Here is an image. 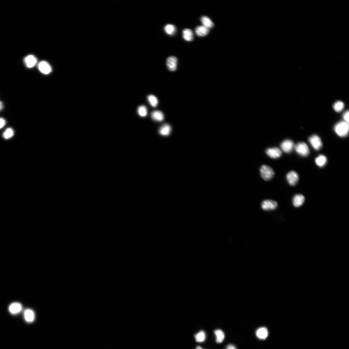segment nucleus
Wrapping results in <instances>:
<instances>
[{
    "instance_id": "30",
    "label": "nucleus",
    "mask_w": 349,
    "mask_h": 349,
    "mask_svg": "<svg viewBox=\"0 0 349 349\" xmlns=\"http://www.w3.org/2000/svg\"><path fill=\"white\" fill-rule=\"evenodd\" d=\"M6 124V120L3 118H0V129L2 128Z\"/></svg>"
},
{
    "instance_id": "9",
    "label": "nucleus",
    "mask_w": 349,
    "mask_h": 349,
    "mask_svg": "<svg viewBox=\"0 0 349 349\" xmlns=\"http://www.w3.org/2000/svg\"><path fill=\"white\" fill-rule=\"evenodd\" d=\"M177 59L174 57H170L166 60V66L170 71H175L176 69Z\"/></svg>"
},
{
    "instance_id": "6",
    "label": "nucleus",
    "mask_w": 349,
    "mask_h": 349,
    "mask_svg": "<svg viewBox=\"0 0 349 349\" xmlns=\"http://www.w3.org/2000/svg\"><path fill=\"white\" fill-rule=\"evenodd\" d=\"M282 150L286 153H290L295 147L294 142L291 140L287 139L281 144Z\"/></svg>"
},
{
    "instance_id": "33",
    "label": "nucleus",
    "mask_w": 349,
    "mask_h": 349,
    "mask_svg": "<svg viewBox=\"0 0 349 349\" xmlns=\"http://www.w3.org/2000/svg\"><path fill=\"white\" fill-rule=\"evenodd\" d=\"M196 349H203L201 347L198 346L197 347H196Z\"/></svg>"
},
{
    "instance_id": "4",
    "label": "nucleus",
    "mask_w": 349,
    "mask_h": 349,
    "mask_svg": "<svg viewBox=\"0 0 349 349\" xmlns=\"http://www.w3.org/2000/svg\"><path fill=\"white\" fill-rule=\"evenodd\" d=\"M309 141L315 150H320L322 147V140L317 135L315 134L311 136L309 138Z\"/></svg>"
},
{
    "instance_id": "32",
    "label": "nucleus",
    "mask_w": 349,
    "mask_h": 349,
    "mask_svg": "<svg viewBox=\"0 0 349 349\" xmlns=\"http://www.w3.org/2000/svg\"><path fill=\"white\" fill-rule=\"evenodd\" d=\"M3 105L2 102L0 101V111H1L3 108Z\"/></svg>"
},
{
    "instance_id": "19",
    "label": "nucleus",
    "mask_w": 349,
    "mask_h": 349,
    "mask_svg": "<svg viewBox=\"0 0 349 349\" xmlns=\"http://www.w3.org/2000/svg\"><path fill=\"white\" fill-rule=\"evenodd\" d=\"M171 128L170 125L168 124L163 125L159 130L160 134L163 136L169 135L171 132Z\"/></svg>"
},
{
    "instance_id": "12",
    "label": "nucleus",
    "mask_w": 349,
    "mask_h": 349,
    "mask_svg": "<svg viewBox=\"0 0 349 349\" xmlns=\"http://www.w3.org/2000/svg\"><path fill=\"white\" fill-rule=\"evenodd\" d=\"M305 201V198L301 194L295 195L293 199V205L295 207H299L301 206Z\"/></svg>"
},
{
    "instance_id": "18",
    "label": "nucleus",
    "mask_w": 349,
    "mask_h": 349,
    "mask_svg": "<svg viewBox=\"0 0 349 349\" xmlns=\"http://www.w3.org/2000/svg\"><path fill=\"white\" fill-rule=\"evenodd\" d=\"M152 118L156 121L161 122L164 119V115L161 111H153L151 114Z\"/></svg>"
},
{
    "instance_id": "25",
    "label": "nucleus",
    "mask_w": 349,
    "mask_h": 349,
    "mask_svg": "<svg viewBox=\"0 0 349 349\" xmlns=\"http://www.w3.org/2000/svg\"><path fill=\"white\" fill-rule=\"evenodd\" d=\"M344 108V104L343 102L341 101L336 102L333 105L334 110L337 112H341L343 109Z\"/></svg>"
},
{
    "instance_id": "21",
    "label": "nucleus",
    "mask_w": 349,
    "mask_h": 349,
    "mask_svg": "<svg viewBox=\"0 0 349 349\" xmlns=\"http://www.w3.org/2000/svg\"><path fill=\"white\" fill-rule=\"evenodd\" d=\"M327 161L326 157L322 155H320L316 157L315 160L316 164L320 167H322L325 166L327 163Z\"/></svg>"
},
{
    "instance_id": "3",
    "label": "nucleus",
    "mask_w": 349,
    "mask_h": 349,
    "mask_svg": "<svg viewBox=\"0 0 349 349\" xmlns=\"http://www.w3.org/2000/svg\"><path fill=\"white\" fill-rule=\"evenodd\" d=\"M294 148L297 153L302 157L308 156L310 153L308 146L304 142L297 144Z\"/></svg>"
},
{
    "instance_id": "24",
    "label": "nucleus",
    "mask_w": 349,
    "mask_h": 349,
    "mask_svg": "<svg viewBox=\"0 0 349 349\" xmlns=\"http://www.w3.org/2000/svg\"><path fill=\"white\" fill-rule=\"evenodd\" d=\"M164 30L166 33L170 35H173L176 31L175 27L172 24H167L164 27Z\"/></svg>"
},
{
    "instance_id": "17",
    "label": "nucleus",
    "mask_w": 349,
    "mask_h": 349,
    "mask_svg": "<svg viewBox=\"0 0 349 349\" xmlns=\"http://www.w3.org/2000/svg\"><path fill=\"white\" fill-rule=\"evenodd\" d=\"M201 20L203 26L208 29L212 28L215 25L210 18L207 16H202L201 18Z\"/></svg>"
},
{
    "instance_id": "28",
    "label": "nucleus",
    "mask_w": 349,
    "mask_h": 349,
    "mask_svg": "<svg viewBox=\"0 0 349 349\" xmlns=\"http://www.w3.org/2000/svg\"><path fill=\"white\" fill-rule=\"evenodd\" d=\"M14 134L13 130L11 128H7L3 134L4 138L7 139H10L13 137Z\"/></svg>"
},
{
    "instance_id": "11",
    "label": "nucleus",
    "mask_w": 349,
    "mask_h": 349,
    "mask_svg": "<svg viewBox=\"0 0 349 349\" xmlns=\"http://www.w3.org/2000/svg\"><path fill=\"white\" fill-rule=\"evenodd\" d=\"M256 335L259 339L264 340L266 339L268 335L267 329L266 327H261L258 328L256 331Z\"/></svg>"
},
{
    "instance_id": "14",
    "label": "nucleus",
    "mask_w": 349,
    "mask_h": 349,
    "mask_svg": "<svg viewBox=\"0 0 349 349\" xmlns=\"http://www.w3.org/2000/svg\"><path fill=\"white\" fill-rule=\"evenodd\" d=\"M22 309L21 304L18 302H14L9 307V310L13 314H16L20 312Z\"/></svg>"
},
{
    "instance_id": "13",
    "label": "nucleus",
    "mask_w": 349,
    "mask_h": 349,
    "mask_svg": "<svg viewBox=\"0 0 349 349\" xmlns=\"http://www.w3.org/2000/svg\"><path fill=\"white\" fill-rule=\"evenodd\" d=\"M24 62L26 66L29 68L34 67L36 64L37 60L36 57L33 55L27 56L24 59Z\"/></svg>"
},
{
    "instance_id": "20",
    "label": "nucleus",
    "mask_w": 349,
    "mask_h": 349,
    "mask_svg": "<svg viewBox=\"0 0 349 349\" xmlns=\"http://www.w3.org/2000/svg\"><path fill=\"white\" fill-rule=\"evenodd\" d=\"M183 37L184 39L188 41H192L193 39V34L192 30L185 29L183 31Z\"/></svg>"
},
{
    "instance_id": "31",
    "label": "nucleus",
    "mask_w": 349,
    "mask_h": 349,
    "mask_svg": "<svg viewBox=\"0 0 349 349\" xmlns=\"http://www.w3.org/2000/svg\"><path fill=\"white\" fill-rule=\"evenodd\" d=\"M226 349H237L236 347L234 345L230 344L228 345Z\"/></svg>"
},
{
    "instance_id": "5",
    "label": "nucleus",
    "mask_w": 349,
    "mask_h": 349,
    "mask_svg": "<svg viewBox=\"0 0 349 349\" xmlns=\"http://www.w3.org/2000/svg\"><path fill=\"white\" fill-rule=\"evenodd\" d=\"M278 206L276 202L271 200H266L263 202L261 207L264 210L270 211L274 210Z\"/></svg>"
},
{
    "instance_id": "22",
    "label": "nucleus",
    "mask_w": 349,
    "mask_h": 349,
    "mask_svg": "<svg viewBox=\"0 0 349 349\" xmlns=\"http://www.w3.org/2000/svg\"><path fill=\"white\" fill-rule=\"evenodd\" d=\"M215 333L216 336V341L217 343H222L225 338V334L222 330L220 329H217L215 330Z\"/></svg>"
},
{
    "instance_id": "23",
    "label": "nucleus",
    "mask_w": 349,
    "mask_h": 349,
    "mask_svg": "<svg viewBox=\"0 0 349 349\" xmlns=\"http://www.w3.org/2000/svg\"><path fill=\"white\" fill-rule=\"evenodd\" d=\"M195 340L196 342H204L206 339V334L202 330L200 331L195 335Z\"/></svg>"
},
{
    "instance_id": "8",
    "label": "nucleus",
    "mask_w": 349,
    "mask_h": 349,
    "mask_svg": "<svg viewBox=\"0 0 349 349\" xmlns=\"http://www.w3.org/2000/svg\"><path fill=\"white\" fill-rule=\"evenodd\" d=\"M266 153L268 156L273 159H277L282 155L281 151L277 147L269 148L267 150Z\"/></svg>"
},
{
    "instance_id": "7",
    "label": "nucleus",
    "mask_w": 349,
    "mask_h": 349,
    "mask_svg": "<svg viewBox=\"0 0 349 349\" xmlns=\"http://www.w3.org/2000/svg\"><path fill=\"white\" fill-rule=\"evenodd\" d=\"M286 179L290 185L295 186L299 181V176L296 172L291 171L287 174Z\"/></svg>"
},
{
    "instance_id": "1",
    "label": "nucleus",
    "mask_w": 349,
    "mask_h": 349,
    "mask_svg": "<svg viewBox=\"0 0 349 349\" xmlns=\"http://www.w3.org/2000/svg\"><path fill=\"white\" fill-rule=\"evenodd\" d=\"M335 132L341 137H346L349 132L348 123L344 121L339 122L335 125L334 128Z\"/></svg>"
},
{
    "instance_id": "10",
    "label": "nucleus",
    "mask_w": 349,
    "mask_h": 349,
    "mask_svg": "<svg viewBox=\"0 0 349 349\" xmlns=\"http://www.w3.org/2000/svg\"><path fill=\"white\" fill-rule=\"evenodd\" d=\"M38 68L40 71L43 74H47L52 71V68L50 64L46 62H41L38 65Z\"/></svg>"
},
{
    "instance_id": "16",
    "label": "nucleus",
    "mask_w": 349,
    "mask_h": 349,
    "mask_svg": "<svg viewBox=\"0 0 349 349\" xmlns=\"http://www.w3.org/2000/svg\"><path fill=\"white\" fill-rule=\"evenodd\" d=\"M24 318L27 322L31 323L34 322L35 315L33 310L30 309H26L24 313Z\"/></svg>"
},
{
    "instance_id": "2",
    "label": "nucleus",
    "mask_w": 349,
    "mask_h": 349,
    "mask_svg": "<svg viewBox=\"0 0 349 349\" xmlns=\"http://www.w3.org/2000/svg\"><path fill=\"white\" fill-rule=\"evenodd\" d=\"M260 171L262 177L265 180L267 181L271 179L274 174L272 169L266 165L262 166L260 167Z\"/></svg>"
},
{
    "instance_id": "29",
    "label": "nucleus",
    "mask_w": 349,
    "mask_h": 349,
    "mask_svg": "<svg viewBox=\"0 0 349 349\" xmlns=\"http://www.w3.org/2000/svg\"><path fill=\"white\" fill-rule=\"evenodd\" d=\"M349 111H347L343 114V118L344 120V121L349 123Z\"/></svg>"
},
{
    "instance_id": "15",
    "label": "nucleus",
    "mask_w": 349,
    "mask_h": 349,
    "mask_svg": "<svg viewBox=\"0 0 349 349\" xmlns=\"http://www.w3.org/2000/svg\"><path fill=\"white\" fill-rule=\"evenodd\" d=\"M195 31L198 36L202 37L206 36L208 34L209 30L203 26H200L196 28Z\"/></svg>"
},
{
    "instance_id": "27",
    "label": "nucleus",
    "mask_w": 349,
    "mask_h": 349,
    "mask_svg": "<svg viewBox=\"0 0 349 349\" xmlns=\"http://www.w3.org/2000/svg\"><path fill=\"white\" fill-rule=\"evenodd\" d=\"M137 113L141 117H145L147 114V110L146 107L144 105L139 106L138 108Z\"/></svg>"
},
{
    "instance_id": "26",
    "label": "nucleus",
    "mask_w": 349,
    "mask_h": 349,
    "mask_svg": "<svg viewBox=\"0 0 349 349\" xmlns=\"http://www.w3.org/2000/svg\"><path fill=\"white\" fill-rule=\"evenodd\" d=\"M147 100L150 105L153 107H156L158 104V100L157 98L153 95H150L147 96Z\"/></svg>"
}]
</instances>
